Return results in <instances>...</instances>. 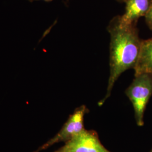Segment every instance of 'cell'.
Wrapping results in <instances>:
<instances>
[{
	"instance_id": "cell-1",
	"label": "cell",
	"mask_w": 152,
	"mask_h": 152,
	"mask_svg": "<svg viewBox=\"0 0 152 152\" xmlns=\"http://www.w3.org/2000/svg\"><path fill=\"white\" fill-rule=\"evenodd\" d=\"M107 30L110 34L109 68L107 90L105 96L98 105L102 106L108 99L113 87L122 73L134 68L138 59L141 40L135 25L122 23L117 15L109 23Z\"/></svg>"
},
{
	"instance_id": "cell-2",
	"label": "cell",
	"mask_w": 152,
	"mask_h": 152,
	"mask_svg": "<svg viewBox=\"0 0 152 152\" xmlns=\"http://www.w3.org/2000/svg\"><path fill=\"white\" fill-rule=\"evenodd\" d=\"M135 77L126 89V94L132 104L137 125L142 126L144 112L152 95V73H143Z\"/></svg>"
},
{
	"instance_id": "cell-3",
	"label": "cell",
	"mask_w": 152,
	"mask_h": 152,
	"mask_svg": "<svg viewBox=\"0 0 152 152\" xmlns=\"http://www.w3.org/2000/svg\"><path fill=\"white\" fill-rule=\"evenodd\" d=\"M87 112V107L83 105L77 108L69 116L60 131L51 139L39 147L35 152H39L52 146L56 143L69 141L74 136L83 130L84 116Z\"/></svg>"
},
{
	"instance_id": "cell-4",
	"label": "cell",
	"mask_w": 152,
	"mask_h": 152,
	"mask_svg": "<svg viewBox=\"0 0 152 152\" xmlns=\"http://www.w3.org/2000/svg\"><path fill=\"white\" fill-rule=\"evenodd\" d=\"M60 150L64 152H110L102 144L95 132L85 129L66 141Z\"/></svg>"
},
{
	"instance_id": "cell-5",
	"label": "cell",
	"mask_w": 152,
	"mask_h": 152,
	"mask_svg": "<svg viewBox=\"0 0 152 152\" xmlns=\"http://www.w3.org/2000/svg\"><path fill=\"white\" fill-rule=\"evenodd\" d=\"M152 0H127L125 11L120 15L121 21L127 25H137L140 18L145 16L149 9Z\"/></svg>"
},
{
	"instance_id": "cell-6",
	"label": "cell",
	"mask_w": 152,
	"mask_h": 152,
	"mask_svg": "<svg viewBox=\"0 0 152 152\" xmlns=\"http://www.w3.org/2000/svg\"><path fill=\"white\" fill-rule=\"evenodd\" d=\"M134 69L135 76L152 73V37L141 41L138 59Z\"/></svg>"
},
{
	"instance_id": "cell-7",
	"label": "cell",
	"mask_w": 152,
	"mask_h": 152,
	"mask_svg": "<svg viewBox=\"0 0 152 152\" xmlns=\"http://www.w3.org/2000/svg\"><path fill=\"white\" fill-rule=\"evenodd\" d=\"M145 22L147 23L148 26L152 30V0L150 5L149 9L147 12V15L145 16Z\"/></svg>"
},
{
	"instance_id": "cell-8",
	"label": "cell",
	"mask_w": 152,
	"mask_h": 152,
	"mask_svg": "<svg viewBox=\"0 0 152 152\" xmlns=\"http://www.w3.org/2000/svg\"><path fill=\"white\" fill-rule=\"evenodd\" d=\"M27 1H28L29 2H33L34 1H40V0H27ZM42 1H44L45 2H51L53 0H42Z\"/></svg>"
},
{
	"instance_id": "cell-9",
	"label": "cell",
	"mask_w": 152,
	"mask_h": 152,
	"mask_svg": "<svg viewBox=\"0 0 152 152\" xmlns=\"http://www.w3.org/2000/svg\"><path fill=\"white\" fill-rule=\"evenodd\" d=\"M117 1H118V2H121V3H125V2L127 1V0H116Z\"/></svg>"
},
{
	"instance_id": "cell-10",
	"label": "cell",
	"mask_w": 152,
	"mask_h": 152,
	"mask_svg": "<svg viewBox=\"0 0 152 152\" xmlns=\"http://www.w3.org/2000/svg\"><path fill=\"white\" fill-rule=\"evenodd\" d=\"M63 152V151H60V149H59V150H58V151H56V152Z\"/></svg>"
},
{
	"instance_id": "cell-11",
	"label": "cell",
	"mask_w": 152,
	"mask_h": 152,
	"mask_svg": "<svg viewBox=\"0 0 152 152\" xmlns=\"http://www.w3.org/2000/svg\"><path fill=\"white\" fill-rule=\"evenodd\" d=\"M69 1V0H66V2H68Z\"/></svg>"
},
{
	"instance_id": "cell-12",
	"label": "cell",
	"mask_w": 152,
	"mask_h": 152,
	"mask_svg": "<svg viewBox=\"0 0 152 152\" xmlns=\"http://www.w3.org/2000/svg\"><path fill=\"white\" fill-rule=\"evenodd\" d=\"M152 152V150H151V151H150V152Z\"/></svg>"
}]
</instances>
